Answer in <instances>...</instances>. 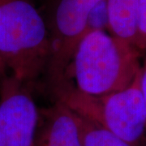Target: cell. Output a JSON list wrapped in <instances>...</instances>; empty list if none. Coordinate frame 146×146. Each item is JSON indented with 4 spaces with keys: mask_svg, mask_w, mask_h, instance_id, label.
<instances>
[{
    "mask_svg": "<svg viewBox=\"0 0 146 146\" xmlns=\"http://www.w3.org/2000/svg\"><path fill=\"white\" fill-rule=\"evenodd\" d=\"M108 11L106 0H102L94 7L89 13L86 32L87 33L93 31H106L108 30Z\"/></svg>",
    "mask_w": 146,
    "mask_h": 146,
    "instance_id": "obj_9",
    "label": "cell"
},
{
    "mask_svg": "<svg viewBox=\"0 0 146 146\" xmlns=\"http://www.w3.org/2000/svg\"><path fill=\"white\" fill-rule=\"evenodd\" d=\"M54 0H52V2H54Z\"/></svg>",
    "mask_w": 146,
    "mask_h": 146,
    "instance_id": "obj_13",
    "label": "cell"
},
{
    "mask_svg": "<svg viewBox=\"0 0 146 146\" xmlns=\"http://www.w3.org/2000/svg\"><path fill=\"white\" fill-rule=\"evenodd\" d=\"M39 110L25 85L6 76L0 80V146H33Z\"/></svg>",
    "mask_w": 146,
    "mask_h": 146,
    "instance_id": "obj_5",
    "label": "cell"
},
{
    "mask_svg": "<svg viewBox=\"0 0 146 146\" xmlns=\"http://www.w3.org/2000/svg\"><path fill=\"white\" fill-rule=\"evenodd\" d=\"M141 68L135 46L106 31L89 32L77 45L60 84L99 97L128 86Z\"/></svg>",
    "mask_w": 146,
    "mask_h": 146,
    "instance_id": "obj_1",
    "label": "cell"
},
{
    "mask_svg": "<svg viewBox=\"0 0 146 146\" xmlns=\"http://www.w3.org/2000/svg\"><path fill=\"white\" fill-rule=\"evenodd\" d=\"M54 90L58 101L80 117L104 127L131 145L138 146L144 138L146 109L141 89V70L128 86L103 96L82 94L68 84Z\"/></svg>",
    "mask_w": 146,
    "mask_h": 146,
    "instance_id": "obj_3",
    "label": "cell"
},
{
    "mask_svg": "<svg viewBox=\"0 0 146 146\" xmlns=\"http://www.w3.org/2000/svg\"><path fill=\"white\" fill-rule=\"evenodd\" d=\"M135 46L140 51L146 50V0H139L137 35Z\"/></svg>",
    "mask_w": 146,
    "mask_h": 146,
    "instance_id": "obj_10",
    "label": "cell"
},
{
    "mask_svg": "<svg viewBox=\"0 0 146 146\" xmlns=\"http://www.w3.org/2000/svg\"><path fill=\"white\" fill-rule=\"evenodd\" d=\"M4 76H6L5 75H4V73L3 72V71H2V69L0 68V80L2 78H3Z\"/></svg>",
    "mask_w": 146,
    "mask_h": 146,
    "instance_id": "obj_12",
    "label": "cell"
},
{
    "mask_svg": "<svg viewBox=\"0 0 146 146\" xmlns=\"http://www.w3.org/2000/svg\"><path fill=\"white\" fill-rule=\"evenodd\" d=\"M79 119L84 146H133L104 127L80 116Z\"/></svg>",
    "mask_w": 146,
    "mask_h": 146,
    "instance_id": "obj_8",
    "label": "cell"
},
{
    "mask_svg": "<svg viewBox=\"0 0 146 146\" xmlns=\"http://www.w3.org/2000/svg\"><path fill=\"white\" fill-rule=\"evenodd\" d=\"M102 0H54L49 24L51 56L46 74L53 89L63 82L73 53L86 33L89 13Z\"/></svg>",
    "mask_w": 146,
    "mask_h": 146,
    "instance_id": "obj_4",
    "label": "cell"
},
{
    "mask_svg": "<svg viewBox=\"0 0 146 146\" xmlns=\"http://www.w3.org/2000/svg\"><path fill=\"white\" fill-rule=\"evenodd\" d=\"M51 56L48 25L31 0H0V68L23 84L46 73Z\"/></svg>",
    "mask_w": 146,
    "mask_h": 146,
    "instance_id": "obj_2",
    "label": "cell"
},
{
    "mask_svg": "<svg viewBox=\"0 0 146 146\" xmlns=\"http://www.w3.org/2000/svg\"><path fill=\"white\" fill-rule=\"evenodd\" d=\"M141 89L146 109V59L141 68Z\"/></svg>",
    "mask_w": 146,
    "mask_h": 146,
    "instance_id": "obj_11",
    "label": "cell"
},
{
    "mask_svg": "<svg viewBox=\"0 0 146 146\" xmlns=\"http://www.w3.org/2000/svg\"><path fill=\"white\" fill-rule=\"evenodd\" d=\"M106 4L110 34L135 46L139 0H106Z\"/></svg>",
    "mask_w": 146,
    "mask_h": 146,
    "instance_id": "obj_7",
    "label": "cell"
},
{
    "mask_svg": "<svg viewBox=\"0 0 146 146\" xmlns=\"http://www.w3.org/2000/svg\"><path fill=\"white\" fill-rule=\"evenodd\" d=\"M33 146H84L78 115L60 101L39 112Z\"/></svg>",
    "mask_w": 146,
    "mask_h": 146,
    "instance_id": "obj_6",
    "label": "cell"
}]
</instances>
